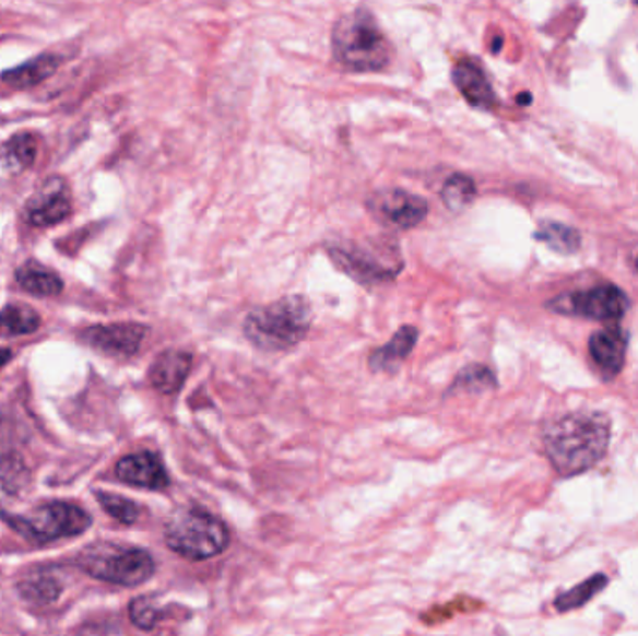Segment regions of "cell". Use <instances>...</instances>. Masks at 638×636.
I'll return each mask as SVG.
<instances>
[{
	"mask_svg": "<svg viewBox=\"0 0 638 636\" xmlns=\"http://www.w3.org/2000/svg\"><path fill=\"white\" fill-rule=\"evenodd\" d=\"M611 443V421L603 413H571L551 424L545 452L560 476H577L600 463Z\"/></svg>",
	"mask_w": 638,
	"mask_h": 636,
	"instance_id": "cell-1",
	"label": "cell"
},
{
	"mask_svg": "<svg viewBox=\"0 0 638 636\" xmlns=\"http://www.w3.org/2000/svg\"><path fill=\"white\" fill-rule=\"evenodd\" d=\"M332 57L355 73H374L390 64L392 49L368 8L342 15L332 28Z\"/></svg>",
	"mask_w": 638,
	"mask_h": 636,
	"instance_id": "cell-2",
	"label": "cell"
},
{
	"mask_svg": "<svg viewBox=\"0 0 638 636\" xmlns=\"http://www.w3.org/2000/svg\"><path fill=\"white\" fill-rule=\"evenodd\" d=\"M312 323V306L303 295H290L260 306L245 318L243 331L263 351H286L305 340Z\"/></svg>",
	"mask_w": 638,
	"mask_h": 636,
	"instance_id": "cell-3",
	"label": "cell"
},
{
	"mask_svg": "<svg viewBox=\"0 0 638 636\" xmlns=\"http://www.w3.org/2000/svg\"><path fill=\"white\" fill-rule=\"evenodd\" d=\"M166 545L187 561H208L224 553L231 534L218 517L199 506L174 511L165 527Z\"/></svg>",
	"mask_w": 638,
	"mask_h": 636,
	"instance_id": "cell-4",
	"label": "cell"
},
{
	"mask_svg": "<svg viewBox=\"0 0 638 636\" xmlns=\"http://www.w3.org/2000/svg\"><path fill=\"white\" fill-rule=\"evenodd\" d=\"M78 564L90 577L110 585L139 586L152 579L155 562L142 549L116 543H94L79 554Z\"/></svg>",
	"mask_w": 638,
	"mask_h": 636,
	"instance_id": "cell-5",
	"label": "cell"
},
{
	"mask_svg": "<svg viewBox=\"0 0 638 636\" xmlns=\"http://www.w3.org/2000/svg\"><path fill=\"white\" fill-rule=\"evenodd\" d=\"M2 517L13 530L38 543L83 534L92 525V517L70 503L45 504L23 517L2 511Z\"/></svg>",
	"mask_w": 638,
	"mask_h": 636,
	"instance_id": "cell-6",
	"label": "cell"
},
{
	"mask_svg": "<svg viewBox=\"0 0 638 636\" xmlns=\"http://www.w3.org/2000/svg\"><path fill=\"white\" fill-rule=\"evenodd\" d=\"M556 313H571L582 318L611 321L619 319L629 308L626 293L614 284H601L587 292L564 295L553 303Z\"/></svg>",
	"mask_w": 638,
	"mask_h": 636,
	"instance_id": "cell-7",
	"label": "cell"
},
{
	"mask_svg": "<svg viewBox=\"0 0 638 636\" xmlns=\"http://www.w3.org/2000/svg\"><path fill=\"white\" fill-rule=\"evenodd\" d=\"M371 213L392 228H415L428 216V202L403 189H383L368 200Z\"/></svg>",
	"mask_w": 638,
	"mask_h": 636,
	"instance_id": "cell-8",
	"label": "cell"
},
{
	"mask_svg": "<svg viewBox=\"0 0 638 636\" xmlns=\"http://www.w3.org/2000/svg\"><path fill=\"white\" fill-rule=\"evenodd\" d=\"M331 258L344 273L361 284H377L392 281L402 266H392L383 260H376L374 252L363 247L331 248Z\"/></svg>",
	"mask_w": 638,
	"mask_h": 636,
	"instance_id": "cell-9",
	"label": "cell"
},
{
	"mask_svg": "<svg viewBox=\"0 0 638 636\" xmlns=\"http://www.w3.org/2000/svg\"><path fill=\"white\" fill-rule=\"evenodd\" d=\"M147 327L139 323L97 325L86 331L90 345L115 356H131L146 340Z\"/></svg>",
	"mask_w": 638,
	"mask_h": 636,
	"instance_id": "cell-10",
	"label": "cell"
},
{
	"mask_svg": "<svg viewBox=\"0 0 638 636\" xmlns=\"http://www.w3.org/2000/svg\"><path fill=\"white\" fill-rule=\"evenodd\" d=\"M116 476L126 484L152 491L165 490L170 484L161 459L152 452H137L121 458L116 464Z\"/></svg>",
	"mask_w": 638,
	"mask_h": 636,
	"instance_id": "cell-11",
	"label": "cell"
},
{
	"mask_svg": "<svg viewBox=\"0 0 638 636\" xmlns=\"http://www.w3.org/2000/svg\"><path fill=\"white\" fill-rule=\"evenodd\" d=\"M192 368L189 351L166 350L161 353L150 368V381L161 394H176Z\"/></svg>",
	"mask_w": 638,
	"mask_h": 636,
	"instance_id": "cell-12",
	"label": "cell"
},
{
	"mask_svg": "<svg viewBox=\"0 0 638 636\" xmlns=\"http://www.w3.org/2000/svg\"><path fill=\"white\" fill-rule=\"evenodd\" d=\"M452 81L460 90L461 96L473 107L492 108L497 103L489 79L473 60H460L453 66Z\"/></svg>",
	"mask_w": 638,
	"mask_h": 636,
	"instance_id": "cell-13",
	"label": "cell"
},
{
	"mask_svg": "<svg viewBox=\"0 0 638 636\" xmlns=\"http://www.w3.org/2000/svg\"><path fill=\"white\" fill-rule=\"evenodd\" d=\"M590 355L598 364V368L606 377H614L624 368L626 361L627 337L619 327H611L595 332L590 338Z\"/></svg>",
	"mask_w": 638,
	"mask_h": 636,
	"instance_id": "cell-14",
	"label": "cell"
},
{
	"mask_svg": "<svg viewBox=\"0 0 638 636\" xmlns=\"http://www.w3.org/2000/svg\"><path fill=\"white\" fill-rule=\"evenodd\" d=\"M418 331L416 327L405 325L400 331L390 338V342L383 348H377L370 355V368L374 372H394L398 366L415 350Z\"/></svg>",
	"mask_w": 638,
	"mask_h": 636,
	"instance_id": "cell-15",
	"label": "cell"
},
{
	"mask_svg": "<svg viewBox=\"0 0 638 636\" xmlns=\"http://www.w3.org/2000/svg\"><path fill=\"white\" fill-rule=\"evenodd\" d=\"M71 213V204L64 192H45L28 208V221L34 226H52L62 223Z\"/></svg>",
	"mask_w": 638,
	"mask_h": 636,
	"instance_id": "cell-16",
	"label": "cell"
},
{
	"mask_svg": "<svg viewBox=\"0 0 638 636\" xmlns=\"http://www.w3.org/2000/svg\"><path fill=\"white\" fill-rule=\"evenodd\" d=\"M60 60L52 55H44V57L34 58L31 62L10 70L2 75L4 83L10 84L13 89H28L34 84L42 83L47 76H51L57 71Z\"/></svg>",
	"mask_w": 638,
	"mask_h": 636,
	"instance_id": "cell-17",
	"label": "cell"
},
{
	"mask_svg": "<svg viewBox=\"0 0 638 636\" xmlns=\"http://www.w3.org/2000/svg\"><path fill=\"white\" fill-rule=\"evenodd\" d=\"M17 282L21 287L28 293L39 295V297H55L62 292V281L58 274L52 273L49 269L42 268L38 263H25L23 268L17 271Z\"/></svg>",
	"mask_w": 638,
	"mask_h": 636,
	"instance_id": "cell-18",
	"label": "cell"
},
{
	"mask_svg": "<svg viewBox=\"0 0 638 636\" xmlns=\"http://www.w3.org/2000/svg\"><path fill=\"white\" fill-rule=\"evenodd\" d=\"M534 236L560 255H574L581 247V234L568 224L542 223Z\"/></svg>",
	"mask_w": 638,
	"mask_h": 636,
	"instance_id": "cell-19",
	"label": "cell"
},
{
	"mask_svg": "<svg viewBox=\"0 0 638 636\" xmlns=\"http://www.w3.org/2000/svg\"><path fill=\"white\" fill-rule=\"evenodd\" d=\"M606 585H609V577L605 573H595L581 585L574 586L568 592L560 593L555 599L556 611L569 612L581 609L590 599H594Z\"/></svg>",
	"mask_w": 638,
	"mask_h": 636,
	"instance_id": "cell-20",
	"label": "cell"
},
{
	"mask_svg": "<svg viewBox=\"0 0 638 636\" xmlns=\"http://www.w3.org/2000/svg\"><path fill=\"white\" fill-rule=\"evenodd\" d=\"M39 316L26 306H7L0 310V337H21L38 329Z\"/></svg>",
	"mask_w": 638,
	"mask_h": 636,
	"instance_id": "cell-21",
	"label": "cell"
},
{
	"mask_svg": "<svg viewBox=\"0 0 638 636\" xmlns=\"http://www.w3.org/2000/svg\"><path fill=\"white\" fill-rule=\"evenodd\" d=\"M474 197H476V184L471 176H465V174H453L440 189L442 204L450 211L465 210L466 205L473 202Z\"/></svg>",
	"mask_w": 638,
	"mask_h": 636,
	"instance_id": "cell-22",
	"label": "cell"
},
{
	"mask_svg": "<svg viewBox=\"0 0 638 636\" xmlns=\"http://www.w3.org/2000/svg\"><path fill=\"white\" fill-rule=\"evenodd\" d=\"M497 379L489 368L482 364H471L461 369L460 376L456 377L452 385V392H484V390L495 389Z\"/></svg>",
	"mask_w": 638,
	"mask_h": 636,
	"instance_id": "cell-23",
	"label": "cell"
},
{
	"mask_svg": "<svg viewBox=\"0 0 638 636\" xmlns=\"http://www.w3.org/2000/svg\"><path fill=\"white\" fill-rule=\"evenodd\" d=\"M36 139L33 134L21 133L13 137L12 141L8 142L4 148V155H7L8 165L21 170V168H28L36 160Z\"/></svg>",
	"mask_w": 638,
	"mask_h": 636,
	"instance_id": "cell-24",
	"label": "cell"
},
{
	"mask_svg": "<svg viewBox=\"0 0 638 636\" xmlns=\"http://www.w3.org/2000/svg\"><path fill=\"white\" fill-rule=\"evenodd\" d=\"M97 498H99L102 508L105 509L110 517H115L116 521H120L121 525H133V522L139 521V517H141V508H139L137 504L131 503L126 496L110 495V493H97Z\"/></svg>",
	"mask_w": 638,
	"mask_h": 636,
	"instance_id": "cell-25",
	"label": "cell"
},
{
	"mask_svg": "<svg viewBox=\"0 0 638 636\" xmlns=\"http://www.w3.org/2000/svg\"><path fill=\"white\" fill-rule=\"evenodd\" d=\"M129 616L137 627L152 631L163 620V611H161L160 604L155 603L154 598L142 596V598L133 599L129 604Z\"/></svg>",
	"mask_w": 638,
	"mask_h": 636,
	"instance_id": "cell-26",
	"label": "cell"
},
{
	"mask_svg": "<svg viewBox=\"0 0 638 636\" xmlns=\"http://www.w3.org/2000/svg\"><path fill=\"white\" fill-rule=\"evenodd\" d=\"M21 593L26 599H33L38 603H49L60 596V586L51 577L39 575L36 579H26L25 582H21Z\"/></svg>",
	"mask_w": 638,
	"mask_h": 636,
	"instance_id": "cell-27",
	"label": "cell"
},
{
	"mask_svg": "<svg viewBox=\"0 0 638 636\" xmlns=\"http://www.w3.org/2000/svg\"><path fill=\"white\" fill-rule=\"evenodd\" d=\"M10 358H12V351L0 348V369L4 368V366L10 363Z\"/></svg>",
	"mask_w": 638,
	"mask_h": 636,
	"instance_id": "cell-28",
	"label": "cell"
},
{
	"mask_svg": "<svg viewBox=\"0 0 638 636\" xmlns=\"http://www.w3.org/2000/svg\"><path fill=\"white\" fill-rule=\"evenodd\" d=\"M518 102L523 103V105H529V103L532 102V96H530V94H523V96L518 97Z\"/></svg>",
	"mask_w": 638,
	"mask_h": 636,
	"instance_id": "cell-29",
	"label": "cell"
},
{
	"mask_svg": "<svg viewBox=\"0 0 638 636\" xmlns=\"http://www.w3.org/2000/svg\"><path fill=\"white\" fill-rule=\"evenodd\" d=\"M637 269H638V260H637Z\"/></svg>",
	"mask_w": 638,
	"mask_h": 636,
	"instance_id": "cell-30",
	"label": "cell"
}]
</instances>
